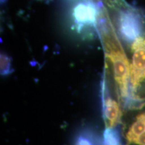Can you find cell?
I'll return each mask as SVG.
<instances>
[{
    "label": "cell",
    "mask_w": 145,
    "mask_h": 145,
    "mask_svg": "<svg viewBox=\"0 0 145 145\" xmlns=\"http://www.w3.org/2000/svg\"><path fill=\"white\" fill-rule=\"evenodd\" d=\"M69 7L72 26L80 34L97 32V22L102 1L66 0Z\"/></svg>",
    "instance_id": "cell-1"
},
{
    "label": "cell",
    "mask_w": 145,
    "mask_h": 145,
    "mask_svg": "<svg viewBox=\"0 0 145 145\" xmlns=\"http://www.w3.org/2000/svg\"><path fill=\"white\" fill-rule=\"evenodd\" d=\"M103 114L107 127H116L121 118V110L118 104L110 97L104 95Z\"/></svg>",
    "instance_id": "cell-2"
},
{
    "label": "cell",
    "mask_w": 145,
    "mask_h": 145,
    "mask_svg": "<svg viewBox=\"0 0 145 145\" xmlns=\"http://www.w3.org/2000/svg\"><path fill=\"white\" fill-rule=\"evenodd\" d=\"M72 145H103V139L93 129L87 127L77 132Z\"/></svg>",
    "instance_id": "cell-3"
},
{
    "label": "cell",
    "mask_w": 145,
    "mask_h": 145,
    "mask_svg": "<svg viewBox=\"0 0 145 145\" xmlns=\"http://www.w3.org/2000/svg\"><path fill=\"white\" fill-rule=\"evenodd\" d=\"M103 145H123L121 131L118 127H107L103 135Z\"/></svg>",
    "instance_id": "cell-4"
},
{
    "label": "cell",
    "mask_w": 145,
    "mask_h": 145,
    "mask_svg": "<svg viewBox=\"0 0 145 145\" xmlns=\"http://www.w3.org/2000/svg\"><path fill=\"white\" fill-rule=\"evenodd\" d=\"M12 59L5 52L1 53V75L3 77L10 75L14 71L12 65Z\"/></svg>",
    "instance_id": "cell-5"
},
{
    "label": "cell",
    "mask_w": 145,
    "mask_h": 145,
    "mask_svg": "<svg viewBox=\"0 0 145 145\" xmlns=\"http://www.w3.org/2000/svg\"><path fill=\"white\" fill-rule=\"evenodd\" d=\"M40 1H51V0H40Z\"/></svg>",
    "instance_id": "cell-6"
}]
</instances>
